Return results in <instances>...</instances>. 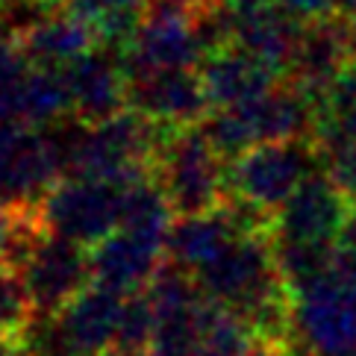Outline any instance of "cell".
<instances>
[{"label": "cell", "instance_id": "6da1fadb", "mask_svg": "<svg viewBox=\"0 0 356 356\" xmlns=\"http://www.w3.org/2000/svg\"><path fill=\"white\" fill-rule=\"evenodd\" d=\"M154 180L177 218H192L227 203V162L207 142L200 124L168 130L156 154Z\"/></svg>", "mask_w": 356, "mask_h": 356}, {"label": "cell", "instance_id": "7a4b0ae2", "mask_svg": "<svg viewBox=\"0 0 356 356\" xmlns=\"http://www.w3.org/2000/svg\"><path fill=\"white\" fill-rule=\"evenodd\" d=\"M321 154L312 142L262 145L227 165V200H238L253 212L274 221L286 200L321 171Z\"/></svg>", "mask_w": 356, "mask_h": 356}, {"label": "cell", "instance_id": "3957f363", "mask_svg": "<svg viewBox=\"0 0 356 356\" xmlns=\"http://www.w3.org/2000/svg\"><path fill=\"white\" fill-rule=\"evenodd\" d=\"M118 59L127 83L156 71H197L207 50L195 30V9L183 6L180 0H150L138 33Z\"/></svg>", "mask_w": 356, "mask_h": 356}, {"label": "cell", "instance_id": "277c9868", "mask_svg": "<svg viewBox=\"0 0 356 356\" xmlns=\"http://www.w3.org/2000/svg\"><path fill=\"white\" fill-rule=\"evenodd\" d=\"M65 180L44 130L0 121V207L39 212L44 197Z\"/></svg>", "mask_w": 356, "mask_h": 356}, {"label": "cell", "instance_id": "5b68a950", "mask_svg": "<svg viewBox=\"0 0 356 356\" xmlns=\"http://www.w3.org/2000/svg\"><path fill=\"white\" fill-rule=\"evenodd\" d=\"M147 298L156 315L147 356H197L215 307L203 298L195 277L165 262L147 286Z\"/></svg>", "mask_w": 356, "mask_h": 356}, {"label": "cell", "instance_id": "8992f818", "mask_svg": "<svg viewBox=\"0 0 356 356\" xmlns=\"http://www.w3.org/2000/svg\"><path fill=\"white\" fill-rule=\"evenodd\" d=\"M121 200L124 192L109 183L62 180L35 215L50 236L92 250L121 227Z\"/></svg>", "mask_w": 356, "mask_h": 356}, {"label": "cell", "instance_id": "52a82bcc", "mask_svg": "<svg viewBox=\"0 0 356 356\" xmlns=\"http://www.w3.org/2000/svg\"><path fill=\"white\" fill-rule=\"evenodd\" d=\"M353 215V200L327 171H315L274 215L271 238L289 245L339 248Z\"/></svg>", "mask_w": 356, "mask_h": 356}, {"label": "cell", "instance_id": "ba28073f", "mask_svg": "<svg viewBox=\"0 0 356 356\" xmlns=\"http://www.w3.org/2000/svg\"><path fill=\"white\" fill-rule=\"evenodd\" d=\"M18 274L30 291L35 315L54 318L88 289V283H92V262H88L86 248L44 233Z\"/></svg>", "mask_w": 356, "mask_h": 356}, {"label": "cell", "instance_id": "9c48e42d", "mask_svg": "<svg viewBox=\"0 0 356 356\" xmlns=\"http://www.w3.org/2000/svg\"><path fill=\"white\" fill-rule=\"evenodd\" d=\"M127 109L162 130L197 127L212 112L197 71H156L127 83Z\"/></svg>", "mask_w": 356, "mask_h": 356}, {"label": "cell", "instance_id": "30bf717a", "mask_svg": "<svg viewBox=\"0 0 356 356\" xmlns=\"http://www.w3.org/2000/svg\"><path fill=\"white\" fill-rule=\"evenodd\" d=\"M71 115L83 124H100L127 109V77L118 54L97 47L62 71Z\"/></svg>", "mask_w": 356, "mask_h": 356}, {"label": "cell", "instance_id": "8fae6325", "mask_svg": "<svg viewBox=\"0 0 356 356\" xmlns=\"http://www.w3.org/2000/svg\"><path fill=\"white\" fill-rule=\"evenodd\" d=\"M124 300L106 289L88 286L59 315H54L65 356H104L118 345Z\"/></svg>", "mask_w": 356, "mask_h": 356}, {"label": "cell", "instance_id": "7c38bea8", "mask_svg": "<svg viewBox=\"0 0 356 356\" xmlns=\"http://www.w3.org/2000/svg\"><path fill=\"white\" fill-rule=\"evenodd\" d=\"M88 262H92V286L106 289L118 298H133L147 291L154 277L162 271L165 250L115 230L88 250Z\"/></svg>", "mask_w": 356, "mask_h": 356}, {"label": "cell", "instance_id": "4fadbf2b", "mask_svg": "<svg viewBox=\"0 0 356 356\" xmlns=\"http://www.w3.org/2000/svg\"><path fill=\"white\" fill-rule=\"evenodd\" d=\"M15 42L21 44V50L35 68H47V71H65L77 59L100 47L95 24H88L83 15H77L68 3L54 6L35 27H30Z\"/></svg>", "mask_w": 356, "mask_h": 356}, {"label": "cell", "instance_id": "5bb4252c", "mask_svg": "<svg viewBox=\"0 0 356 356\" xmlns=\"http://www.w3.org/2000/svg\"><path fill=\"white\" fill-rule=\"evenodd\" d=\"M197 74L203 80V88H207L212 109H230V106L250 104V100L268 95L280 83H286L280 71L268 68L265 62L253 59L250 54H245L238 47H227V50L207 56L200 62Z\"/></svg>", "mask_w": 356, "mask_h": 356}, {"label": "cell", "instance_id": "9a60e30c", "mask_svg": "<svg viewBox=\"0 0 356 356\" xmlns=\"http://www.w3.org/2000/svg\"><path fill=\"white\" fill-rule=\"evenodd\" d=\"M350 65L348 50V21L339 18H321L303 24L298 50L291 56V65L286 80L300 86L303 92L318 95L333 83L341 71Z\"/></svg>", "mask_w": 356, "mask_h": 356}, {"label": "cell", "instance_id": "2e32d148", "mask_svg": "<svg viewBox=\"0 0 356 356\" xmlns=\"http://www.w3.org/2000/svg\"><path fill=\"white\" fill-rule=\"evenodd\" d=\"M233 12H236L233 47L245 50L253 59L265 62L268 68L280 71L286 77L291 56H295L298 42H300L303 24L298 18L286 15L274 3H262L253 9H233Z\"/></svg>", "mask_w": 356, "mask_h": 356}, {"label": "cell", "instance_id": "e0dca14e", "mask_svg": "<svg viewBox=\"0 0 356 356\" xmlns=\"http://www.w3.org/2000/svg\"><path fill=\"white\" fill-rule=\"evenodd\" d=\"M177 221V215L171 209V203L165 200L162 188L156 180H142L130 188H124V200H121V233H130L136 238L156 245L165 250V241Z\"/></svg>", "mask_w": 356, "mask_h": 356}, {"label": "cell", "instance_id": "ac0fdd59", "mask_svg": "<svg viewBox=\"0 0 356 356\" xmlns=\"http://www.w3.org/2000/svg\"><path fill=\"white\" fill-rule=\"evenodd\" d=\"M35 321V307L18 271L0 265V345H21Z\"/></svg>", "mask_w": 356, "mask_h": 356}, {"label": "cell", "instance_id": "d6986e66", "mask_svg": "<svg viewBox=\"0 0 356 356\" xmlns=\"http://www.w3.org/2000/svg\"><path fill=\"white\" fill-rule=\"evenodd\" d=\"M35 65L27 59L15 39H0V121L21 118V100L27 92Z\"/></svg>", "mask_w": 356, "mask_h": 356}, {"label": "cell", "instance_id": "ffe728a7", "mask_svg": "<svg viewBox=\"0 0 356 356\" xmlns=\"http://www.w3.org/2000/svg\"><path fill=\"white\" fill-rule=\"evenodd\" d=\"M154 327H156V315L150 307L147 291L133 295L124 300V312H121V327H118V350H136V353H147L150 339H154Z\"/></svg>", "mask_w": 356, "mask_h": 356}, {"label": "cell", "instance_id": "44dd1931", "mask_svg": "<svg viewBox=\"0 0 356 356\" xmlns=\"http://www.w3.org/2000/svg\"><path fill=\"white\" fill-rule=\"evenodd\" d=\"M277 9H283L286 15L298 18L300 24H309V21H321L330 18V0H271Z\"/></svg>", "mask_w": 356, "mask_h": 356}, {"label": "cell", "instance_id": "7402d4cb", "mask_svg": "<svg viewBox=\"0 0 356 356\" xmlns=\"http://www.w3.org/2000/svg\"><path fill=\"white\" fill-rule=\"evenodd\" d=\"M327 165H330V177H333V180L341 186V192L356 203V147L345 150V154L336 156Z\"/></svg>", "mask_w": 356, "mask_h": 356}, {"label": "cell", "instance_id": "603a6c76", "mask_svg": "<svg viewBox=\"0 0 356 356\" xmlns=\"http://www.w3.org/2000/svg\"><path fill=\"white\" fill-rule=\"evenodd\" d=\"M15 218H18V212H9L6 207H0V265L6 259V248H9L12 230H15Z\"/></svg>", "mask_w": 356, "mask_h": 356}, {"label": "cell", "instance_id": "cb8c5ba5", "mask_svg": "<svg viewBox=\"0 0 356 356\" xmlns=\"http://www.w3.org/2000/svg\"><path fill=\"white\" fill-rule=\"evenodd\" d=\"M330 12L339 21H356V0H330Z\"/></svg>", "mask_w": 356, "mask_h": 356}, {"label": "cell", "instance_id": "d4e9b609", "mask_svg": "<svg viewBox=\"0 0 356 356\" xmlns=\"http://www.w3.org/2000/svg\"><path fill=\"white\" fill-rule=\"evenodd\" d=\"M248 356H289L283 350V345H271V341H259L257 348H253Z\"/></svg>", "mask_w": 356, "mask_h": 356}, {"label": "cell", "instance_id": "484cf974", "mask_svg": "<svg viewBox=\"0 0 356 356\" xmlns=\"http://www.w3.org/2000/svg\"><path fill=\"white\" fill-rule=\"evenodd\" d=\"M348 50H350V62L356 65V21H348Z\"/></svg>", "mask_w": 356, "mask_h": 356}, {"label": "cell", "instance_id": "4316f807", "mask_svg": "<svg viewBox=\"0 0 356 356\" xmlns=\"http://www.w3.org/2000/svg\"><path fill=\"white\" fill-rule=\"evenodd\" d=\"M183 6L188 9H203V6H212V3H221V0H180Z\"/></svg>", "mask_w": 356, "mask_h": 356}, {"label": "cell", "instance_id": "83f0119b", "mask_svg": "<svg viewBox=\"0 0 356 356\" xmlns=\"http://www.w3.org/2000/svg\"><path fill=\"white\" fill-rule=\"evenodd\" d=\"M6 9H9V0H0V39L6 35Z\"/></svg>", "mask_w": 356, "mask_h": 356}, {"label": "cell", "instance_id": "f1b7e54d", "mask_svg": "<svg viewBox=\"0 0 356 356\" xmlns=\"http://www.w3.org/2000/svg\"><path fill=\"white\" fill-rule=\"evenodd\" d=\"M104 356H147V353H136V350H109V353H104Z\"/></svg>", "mask_w": 356, "mask_h": 356}]
</instances>
